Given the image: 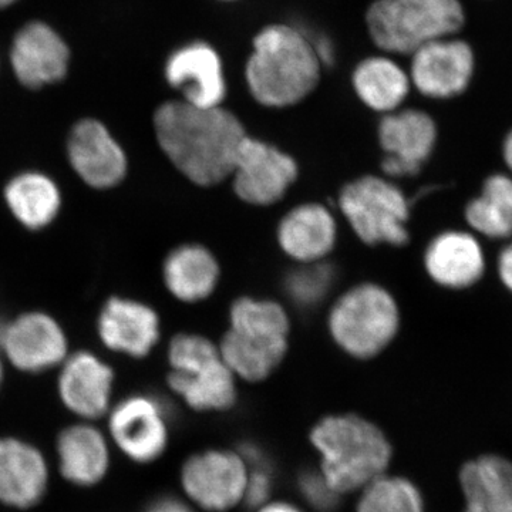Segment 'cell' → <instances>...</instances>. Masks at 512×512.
<instances>
[{
  "mask_svg": "<svg viewBox=\"0 0 512 512\" xmlns=\"http://www.w3.org/2000/svg\"><path fill=\"white\" fill-rule=\"evenodd\" d=\"M158 143L171 163L192 183L210 187L231 175L247 137L241 120L221 107L165 101L154 114Z\"/></svg>",
  "mask_w": 512,
  "mask_h": 512,
  "instance_id": "obj_1",
  "label": "cell"
},
{
  "mask_svg": "<svg viewBox=\"0 0 512 512\" xmlns=\"http://www.w3.org/2000/svg\"><path fill=\"white\" fill-rule=\"evenodd\" d=\"M325 72L312 33L291 22L262 26L244 64L249 94L266 109H288L308 99Z\"/></svg>",
  "mask_w": 512,
  "mask_h": 512,
  "instance_id": "obj_2",
  "label": "cell"
},
{
  "mask_svg": "<svg viewBox=\"0 0 512 512\" xmlns=\"http://www.w3.org/2000/svg\"><path fill=\"white\" fill-rule=\"evenodd\" d=\"M322 476L338 494L365 488L389 466L392 448L375 424L356 416H330L312 430Z\"/></svg>",
  "mask_w": 512,
  "mask_h": 512,
  "instance_id": "obj_3",
  "label": "cell"
},
{
  "mask_svg": "<svg viewBox=\"0 0 512 512\" xmlns=\"http://www.w3.org/2000/svg\"><path fill=\"white\" fill-rule=\"evenodd\" d=\"M466 23L463 0H373L365 12L372 45L396 57H409L441 37L460 35Z\"/></svg>",
  "mask_w": 512,
  "mask_h": 512,
  "instance_id": "obj_4",
  "label": "cell"
},
{
  "mask_svg": "<svg viewBox=\"0 0 512 512\" xmlns=\"http://www.w3.org/2000/svg\"><path fill=\"white\" fill-rule=\"evenodd\" d=\"M288 333L289 319L281 305L242 298L232 305L231 326L218 349L234 376L259 382L284 359Z\"/></svg>",
  "mask_w": 512,
  "mask_h": 512,
  "instance_id": "obj_5",
  "label": "cell"
},
{
  "mask_svg": "<svg viewBox=\"0 0 512 512\" xmlns=\"http://www.w3.org/2000/svg\"><path fill=\"white\" fill-rule=\"evenodd\" d=\"M168 362V384L191 409L217 412L229 409L237 400L234 373L211 340L198 335L175 336Z\"/></svg>",
  "mask_w": 512,
  "mask_h": 512,
  "instance_id": "obj_6",
  "label": "cell"
},
{
  "mask_svg": "<svg viewBox=\"0 0 512 512\" xmlns=\"http://www.w3.org/2000/svg\"><path fill=\"white\" fill-rule=\"evenodd\" d=\"M399 322V308L393 296L382 286L362 284L333 305L329 329L346 353L357 359H369L392 342Z\"/></svg>",
  "mask_w": 512,
  "mask_h": 512,
  "instance_id": "obj_7",
  "label": "cell"
},
{
  "mask_svg": "<svg viewBox=\"0 0 512 512\" xmlns=\"http://www.w3.org/2000/svg\"><path fill=\"white\" fill-rule=\"evenodd\" d=\"M340 208L357 237L369 245H404L409 239V204L396 185L379 177H363L343 188Z\"/></svg>",
  "mask_w": 512,
  "mask_h": 512,
  "instance_id": "obj_8",
  "label": "cell"
},
{
  "mask_svg": "<svg viewBox=\"0 0 512 512\" xmlns=\"http://www.w3.org/2000/svg\"><path fill=\"white\" fill-rule=\"evenodd\" d=\"M477 69L473 45L460 35L441 37L409 56L413 90L431 100H448L466 92Z\"/></svg>",
  "mask_w": 512,
  "mask_h": 512,
  "instance_id": "obj_9",
  "label": "cell"
},
{
  "mask_svg": "<svg viewBox=\"0 0 512 512\" xmlns=\"http://www.w3.org/2000/svg\"><path fill=\"white\" fill-rule=\"evenodd\" d=\"M107 437L136 464H150L163 456L170 440L167 409L157 397L133 394L111 406Z\"/></svg>",
  "mask_w": 512,
  "mask_h": 512,
  "instance_id": "obj_10",
  "label": "cell"
},
{
  "mask_svg": "<svg viewBox=\"0 0 512 512\" xmlns=\"http://www.w3.org/2000/svg\"><path fill=\"white\" fill-rule=\"evenodd\" d=\"M247 463L232 451L210 450L194 454L181 468V485L188 498L208 511L221 512L244 500Z\"/></svg>",
  "mask_w": 512,
  "mask_h": 512,
  "instance_id": "obj_11",
  "label": "cell"
},
{
  "mask_svg": "<svg viewBox=\"0 0 512 512\" xmlns=\"http://www.w3.org/2000/svg\"><path fill=\"white\" fill-rule=\"evenodd\" d=\"M167 83L192 106H224L228 96L225 63L218 47L207 40H192L175 49L165 62Z\"/></svg>",
  "mask_w": 512,
  "mask_h": 512,
  "instance_id": "obj_12",
  "label": "cell"
},
{
  "mask_svg": "<svg viewBox=\"0 0 512 512\" xmlns=\"http://www.w3.org/2000/svg\"><path fill=\"white\" fill-rule=\"evenodd\" d=\"M235 194L252 205L275 204L284 197L298 175L288 154L264 141L245 137L232 168Z\"/></svg>",
  "mask_w": 512,
  "mask_h": 512,
  "instance_id": "obj_13",
  "label": "cell"
},
{
  "mask_svg": "<svg viewBox=\"0 0 512 512\" xmlns=\"http://www.w3.org/2000/svg\"><path fill=\"white\" fill-rule=\"evenodd\" d=\"M437 127L429 113L399 109L384 114L379 123V141L386 158L383 171L392 177L419 173L436 144Z\"/></svg>",
  "mask_w": 512,
  "mask_h": 512,
  "instance_id": "obj_14",
  "label": "cell"
},
{
  "mask_svg": "<svg viewBox=\"0 0 512 512\" xmlns=\"http://www.w3.org/2000/svg\"><path fill=\"white\" fill-rule=\"evenodd\" d=\"M49 485V463L40 448L20 437H0V504L32 510L45 500Z\"/></svg>",
  "mask_w": 512,
  "mask_h": 512,
  "instance_id": "obj_15",
  "label": "cell"
},
{
  "mask_svg": "<svg viewBox=\"0 0 512 512\" xmlns=\"http://www.w3.org/2000/svg\"><path fill=\"white\" fill-rule=\"evenodd\" d=\"M114 372L89 352L66 357L60 370L59 397L63 406L80 421L106 417L113 406Z\"/></svg>",
  "mask_w": 512,
  "mask_h": 512,
  "instance_id": "obj_16",
  "label": "cell"
},
{
  "mask_svg": "<svg viewBox=\"0 0 512 512\" xmlns=\"http://www.w3.org/2000/svg\"><path fill=\"white\" fill-rule=\"evenodd\" d=\"M0 349L16 369L40 373L66 360L67 339L55 319L32 312L9 323Z\"/></svg>",
  "mask_w": 512,
  "mask_h": 512,
  "instance_id": "obj_17",
  "label": "cell"
},
{
  "mask_svg": "<svg viewBox=\"0 0 512 512\" xmlns=\"http://www.w3.org/2000/svg\"><path fill=\"white\" fill-rule=\"evenodd\" d=\"M70 164L94 188H111L127 173L123 148L100 121L86 119L73 127L69 137Z\"/></svg>",
  "mask_w": 512,
  "mask_h": 512,
  "instance_id": "obj_18",
  "label": "cell"
},
{
  "mask_svg": "<svg viewBox=\"0 0 512 512\" xmlns=\"http://www.w3.org/2000/svg\"><path fill=\"white\" fill-rule=\"evenodd\" d=\"M110 440L90 421H79L57 434V468L64 481L74 487L100 484L111 467Z\"/></svg>",
  "mask_w": 512,
  "mask_h": 512,
  "instance_id": "obj_19",
  "label": "cell"
},
{
  "mask_svg": "<svg viewBox=\"0 0 512 512\" xmlns=\"http://www.w3.org/2000/svg\"><path fill=\"white\" fill-rule=\"evenodd\" d=\"M69 47L46 23L32 22L13 40L10 62L23 86L39 89L57 83L69 67Z\"/></svg>",
  "mask_w": 512,
  "mask_h": 512,
  "instance_id": "obj_20",
  "label": "cell"
},
{
  "mask_svg": "<svg viewBox=\"0 0 512 512\" xmlns=\"http://www.w3.org/2000/svg\"><path fill=\"white\" fill-rule=\"evenodd\" d=\"M350 83L357 99L383 116L402 109L413 90L407 66L399 57L379 50L355 64Z\"/></svg>",
  "mask_w": 512,
  "mask_h": 512,
  "instance_id": "obj_21",
  "label": "cell"
},
{
  "mask_svg": "<svg viewBox=\"0 0 512 512\" xmlns=\"http://www.w3.org/2000/svg\"><path fill=\"white\" fill-rule=\"evenodd\" d=\"M99 335L113 352L140 359L156 346L160 338V320L144 303L113 298L101 311Z\"/></svg>",
  "mask_w": 512,
  "mask_h": 512,
  "instance_id": "obj_22",
  "label": "cell"
},
{
  "mask_svg": "<svg viewBox=\"0 0 512 512\" xmlns=\"http://www.w3.org/2000/svg\"><path fill=\"white\" fill-rule=\"evenodd\" d=\"M463 497L461 512H512V463L497 454H484L458 470Z\"/></svg>",
  "mask_w": 512,
  "mask_h": 512,
  "instance_id": "obj_23",
  "label": "cell"
},
{
  "mask_svg": "<svg viewBox=\"0 0 512 512\" xmlns=\"http://www.w3.org/2000/svg\"><path fill=\"white\" fill-rule=\"evenodd\" d=\"M278 241L286 254L296 261L320 262L335 245L336 222L322 205H301L279 224Z\"/></svg>",
  "mask_w": 512,
  "mask_h": 512,
  "instance_id": "obj_24",
  "label": "cell"
},
{
  "mask_svg": "<svg viewBox=\"0 0 512 512\" xmlns=\"http://www.w3.org/2000/svg\"><path fill=\"white\" fill-rule=\"evenodd\" d=\"M426 268L441 286L467 288L483 275V251L471 235L446 232L434 239L427 249Z\"/></svg>",
  "mask_w": 512,
  "mask_h": 512,
  "instance_id": "obj_25",
  "label": "cell"
},
{
  "mask_svg": "<svg viewBox=\"0 0 512 512\" xmlns=\"http://www.w3.org/2000/svg\"><path fill=\"white\" fill-rule=\"evenodd\" d=\"M220 278L217 259L200 245L174 249L164 264V281L175 298L198 302L214 292Z\"/></svg>",
  "mask_w": 512,
  "mask_h": 512,
  "instance_id": "obj_26",
  "label": "cell"
},
{
  "mask_svg": "<svg viewBox=\"0 0 512 512\" xmlns=\"http://www.w3.org/2000/svg\"><path fill=\"white\" fill-rule=\"evenodd\" d=\"M6 202L20 224L45 228L60 208V191L45 174L25 173L13 178L5 191Z\"/></svg>",
  "mask_w": 512,
  "mask_h": 512,
  "instance_id": "obj_27",
  "label": "cell"
},
{
  "mask_svg": "<svg viewBox=\"0 0 512 512\" xmlns=\"http://www.w3.org/2000/svg\"><path fill=\"white\" fill-rule=\"evenodd\" d=\"M468 224L485 237L505 238L512 234V180L494 175L484 184L483 195L468 204Z\"/></svg>",
  "mask_w": 512,
  "mask_h": 512,
  "instance_id": "obj_28",
  "label": "cell"
},
{
  "mask_svg": "<svg viewBox=\"0 0 512 512\" xmlns=\"http://www.w3.org/2000/svg\"><path fill=\"white\" fill-rule=\"evenodd\" d=\"M363 490L357 512H426L419 488L406 478L380 476Z\"/></svg>",
  "mask_w": 512,
  "mask_h": 512,
  "instance_id": "obj_29",
  "label": "cell"
},
{
  "mask_svg": "<svg viewBox=\"0 0 512 512\" xmlns=\"http://www.w3.org/2000/svg\"><path fill=\"white\" fill-rule=\"evenodd\" d=\"M333 282L329 265L312 262L303 264L286 279V291L301 306H313L328 295Z\"/></svg>",
  "mask_w": 512,
  "mask_h": 512,
  "instance_id": "obj_30",
  "label": "cell"
},
{
  "mask_svg": "<svg viewBox=\"0 0 512 512\" xmlns=\"http://www.w3.org/2000/svg\"><path fill=\"white\" fill-rule=\"evenodd\" d=\"M299 493L313 510L333 512L338 508L339 495L330 487L322 473L306 470L298 478Z\"/></svg>",
  "mask_w": 512,
  "mask_h": 512,
  "instance_id": "obj_31",
  "label": "cell"
},
{
  "mask_svg": "<svg viewBox=\"0 0 512 512\" xmlns=\"http://www.w3.org/2000/svg\"><path fill=\"white\" fill-rule=\"evenodd\" d=\"M313 47L323 69H330L338 62V45L332 36L326 33H312Z\"/></svg>",
  "mask_w": 512,
  "mask_h": 512,
  "instance_id": "obj_32",
  "label": "cell"
},
{
  "mask_svg": "<svg viewBox=\"0 0 512 512\" xmlns=\"http://www.w3.org/2000/svg\"><path fill=\"white\" fill-rule=\"evenodd\" d=\"M144 512H192L190 505L174 495H160L148 503Z\"/></svg>",
  "mask_w": 512,
  "mask_h": 512,
  "instance_id": "obj_33",
  "label": "cell"
},
{
  "mask_svg": "<svg viewBox=\"0 0 512 512\" xmlns=\"http://www.w3.org/2000/svg\"><path fill=\"white\" fill-rule=\"evenodd\" d=\"M498 268H500V276L505 286L512 291V244L501 254Z\"/></svg>",
  "mask_w": 512,
  "mask_h": 512,
  "instance_id": "obj_34",
  "label": "cell"
},
{
  "mask_svg": "<svg viewBox=\"0 0 512 512\" xmlns=\"http://www.w3.org/2000/svg\"><path fill=\"white\" fill-rule=\"evenodd\" d=\"M259 512H302L298 508L288 503H271L265 504Z\"/></svg>",
  "mask_w": 512,
  "mask_h": 512,
  "instance_id": "obj_35",
  "label": "cell"
},
{
  "mask_svg": "<svg viewBox=\"0 0 512 512\" xmlns=\"http://www.w3.org/2000/svg\"><path fill=\"white\" fill-rule=\"evenodd\" d=\"M504 157L505 163H507L508 167H510L512 171V130L510 131V134H508L507 138H505Z\"/></svg>",
  "mask_w": 512,
  "mask_h": 512,
  "instance_id": "obj_36",
  "label": "cell"
},
{
  "mask_svg": "<svg viewBox=\"0 0 512 512\" xmlns=\"http://www.w3.org/2000/svg\"><path fill=\"white\" fill-rule=\"evenodd\" d=\"M9 323L3 322L0 320V346H2L3 339H5L6 329H8Z\"/></svg>",
  "mask_w": 512,
  "mask_h": 512,
  "instance_id": "obj_37",
  "label": "cell"
},
{
  "mask_svg": "<svg viewBox=\"0 0 512 512\" xmlns=\"http://www.w3.org/2000/svg\"><path fill=\"white\" fill-rule=\"evenodd\" d=\"M15 2H18V0H0V9L8 8V6L13 5Z\"/></svg>",
  "mask_w": 512,
  "mask_h": 512,
  "instance_id": "obj_38",
  "label": "cell"
},
{
  "mask_svg": "<svg viewBox=\"0 0 512 512\" xmlns=\"http://www.w3.org/2000/svg\"><path fill=\"white\" fill-rule=\"evenodd\" d=\"M218 3H225V5H231V3L242 2V0H215Z\"/></svg>",
  "mask_w": 512,
  "mask_h": 512,
  "instance_id": "obj_39",
  "label": "cell"
},
{
  "mask_svg": "<svg viewBox=\"0 0 512 512\" xmlns=\"http://www.w3.org/2000/svg\"><path fill=\"white\" fill-rule=\"evenodd\" d=\"M2 382H3V365H2V360H0V387H2Z\"/></svg>",
  "mask_w": 512,
  "mask_h": 512,
  "instance_id": "obj_40",
  "label": "cell"
}]
</instances>
